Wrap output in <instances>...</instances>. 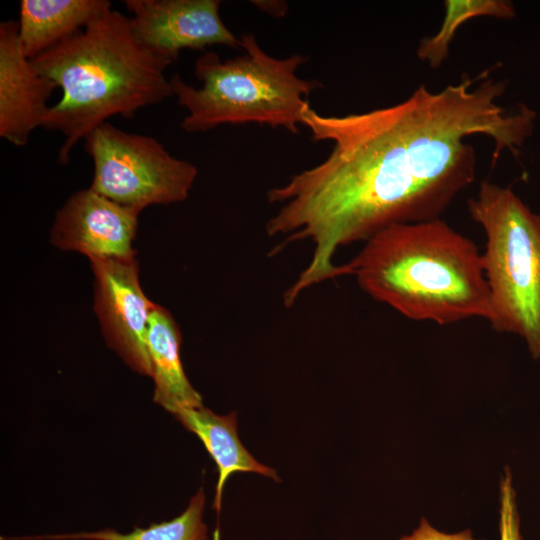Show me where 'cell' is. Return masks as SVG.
I'll return each mask as SVG.
<instances>
[{
  "label": "cell",
  "mask_w": 540,
  "mask_h": 540,
  "mask_svg": "<svg viewBox=\"0 0 540 540\" xmlns=\"http://www.w3.org/2000/svg\"><path fill=\"white\" fill-rule=\"evenodd\" d=\"M490 71L463 74L437 92L421 84L405 100L364 113L304 111L313 138L334 145L322 163L267 194L270 203L281 204L266 223L267 234L284 237L282 246L313 245L309 264L284 293L286 306L342 276V265L333 263L338 248L391 225L440 218L476 178V153L466 137L493 140V165L504 150L518 154L536 113L524 105L509 113L499 105L506 84Z\"/></svg>",
  "instance_id": "obj_1"
},
{
  "label": "cell",
  "mask_w": 540,
  "mask_h": 540,
  "mask_svg": "<svg viewBox=\"0 0 540 540\" xmlns=\"http://www.w3.org/2000/svg\"><path fill=\"white\" fill-rule=\"evenodd\" d=\"M34 67L62 90L42 127L59 131L58 154L69 162L73 147L113 116L131 118L137 111L173 96L165 70L173 62L135 38L130 17L109 9L83 30L30 59Z\"/></svg>",
  "instance_id": "obj_2"
},
{
  "label": "cell",
  "mask_w": 540,
  "mask_h": 540,
  "mask_svg": "<svg viewBox=\"0 0 540 540\" xmlns=\"http://www.w3.org/2000/svg\"><path fill=\"white\" fill-rule=\"evenodd\" d=\"M359 287L413 321H488L490 293L476 244L441 218L374 234L348 263Z\"/></svg>",
  "instance_id": "obj_3"
},
{
  "label": "cell",
  "mask_w": 540,
  "mask_h": 540,
  "mask_svg": "<svg viewBox=\"0 0 540 540\" xmlns=\"http://www.w3.org/2000/svg\"><path fill=\"white\" fill-rule=\"evenodd\" d=\"M246 54L222 61L213 52L201 55L194 68L200 88L178 75L169 78L173 96L188 114L181 122L187 133L208 131L223 124L256 122L292 133L303 124L307 96L321 83L297 76L307 58L294 54L277 59L264 52L253 34L241 38Z\"/></svg>",
  "instance_id": "obj_4"
},
{
  "label": "cell",
  "mask_w": 540,
  "mask_h": 540,
  "mask_svg": "<svg viewBox=\"0 0 540 540\" xmlns=\"http://www.w3.org/2000/svg\"><path fill=\"white\" fill-rule=\"evenodd\" d=\"M485 234L481 262L493 330L520 336L540 359V215L510 187L484 180L467 202Z\"/></svg>",
  "instance_id": "obj_5"
},
{
  "label": "cell",
  "mask_w": 540,
  "mask_h": 540,
  "mask_svg": "<svg viewBox=\"0 0 540 540\" xmlns=\"http://www.w3.org/2000/svg\"><path fill=\"white\" fill-rule=\"evenodd\" d=\"M83 140L94 165L90 187L139 212L184 201L198 174L194 164L172 156L157 139L123 131L108 121Z\"/></svg>",
  "instance_id": "obj_6"
},
{
  "label": "cell",
  "mask_w": 540,
  "mask_h": 540,
  "mask_svg": "<svg viewBox=\"0 0 540 540\" xmlns=\"http://www.w3.org/2000/svg\"><path fill=\"white\" fill-rule=\"evenodd\" d=\"M94 309L107 345L132 370L151 376L148 326L155 303L142 290L135 257L90 260Z\"/></svg>",
  "instance_id": "obj_7"
},
{
  "label": "cell",
  "mask_w": 540,
  "mask_h": 540,
  "mask_svg": "<svg viewBox=\"0 0 540 540\" xmlns=\"http://www.w3.org/2000/svg\"><path fill=\"white\" fill-rule=\"evenodd\" d=\"M219 0H125L140 44L172 62L183 49L212 45L242 48L219 15Z\"/></svg>",
  "instance_id": "obj_8"
},
{
  "label": "cell",
  "mask_w": 540,
  "mask_h": 540,
  "mask_svg": "<svg viewBox=\"0 0 540 540\" xmlns=\"http://www.w3.org/2000/svg\"><path fill=\"white\" fill-rule=\"evenodd\" d=\"M139 214L89 187L71 195L57 212L50 240L89 260L132 258Z\"/></svg>",
  "instance_id": "obj_9"
},
{
  "label": "cell",
  "mask_w": 540,
  "mask_h": 540,
  "mask_svg": "<svg viewBox=\"0 0 540 540\" xmlns=\"http://www.w3.org/2000/svg\"><path fill=\"white\" fill-rule=\"evenodd\" d=\"M57 85L42 75L21 51L18 21L0 24V136L15 146L27 144L42 127Z\"/></svg>",
  "instance_id": "obj_10"
},
{
  "label": "cell",
  "mask_w": 540,
  "mask_h": 540,
  "mask_svg": "<svg viewBox=\"0 0 540 540\" xmlns=\"http://www.w3.org/2000/svg\"><path fill=\"white\" fill-rule=\"evenodd\" d=\"M18 41L29 59L54 48L111 9L107 0H22Z\"/></svg>",
  "instance_id": "obj_11"
},
{
  "label": "cell",
  "mask_w": 540,
  "mask_h": 540,
  "mask_svg": "<svg viewBox=\"0 0 540 540\" xmlns=\"http://www.w3.org/2000/svg\"><path fill=\"white\" fill-rule=\"evenodd\" d=\"M148 350L154 381L153 401L173 416L203 405L202 396L188 380L181 361V332L171 313L155 304L149 318Z\"/></svg>",
  "instance_id": "obj_12"
},
{
  "label": "cell",
  "mask_w": 540,
  "mask_h": 540,
  "mask_svg": "<svg viewBox=\"0 0 540 540\" xmlns=\"http://www.w3.org/2000/svg\"><path fill=\"white\" fill-rule=\"evenodd\" d=\"M174 417L201 440L217 466L218 480L213 503L217 514L222 506L224 485L233 473H257L279 481L277 472L257 461L241 443L235 412L219 415L201 405L183 409Z\"/></svg>",
  "instance_id": "obj_13"
},
{
  "label": "cell",
  "mask_w": 540,
  "mask_h": 540,
  "mask_svg": "<svg viewBox=\"0 0 540 540\" xmlns=\"http://www.w3.org/2000/svg\"><path fill=\"white\" fill-rule=\"evenodd\" d=\"M205 494L202 488L190 499L186 509L177 517L148 527H136L128 533L112 528L71 534L3 537V540H207L203 521Z\"/></svg>",
  "instance_id": "obj_14"
},
{
  "label": "cell",
  "mask_w": 540,
  "mask_h": 540,
  "mask_svg": "<svg viewBox=\"0 0 540 540\" xmlns=\"http://www.w3.org/2000/svg\"><path fill=\"white\" fill-rule=\"evenodd\" d=\"M444 7L440 29L423 38L417 48V57L433 69L447 59L456 31L468 20L483 16L509 20L516 15L512 2L505 0H446Z\"/></svg>",
  "instance_id": "obj_15"
},
{
  "label": "cell",
  "mask_w": 540,
  "mask_h": 540,
  "mask_svg": "<svg viewBox=\"0 0 540 540\" xmlns=\"http://www.w3.org/2000/svg\"><path fill=\"white\" fill-rule=\"evenodd\" d=\"M499 494L500 540H522L520 533V517L516 502V492L513 486L512 473L508 467H505L501 475Z\"/></svg>",
  "instance_id": "obj_16"
},
{
  "label": "cell",
  "mask_w": 540,
  "mask_h": 540,
  "mask_svg": "<svg viewBox=\"0 0 540 540\" xmlns=\"http://www.w3.org/2000/svg\"><path fill=\"white\" fill-rule=\"evenodd\" d=\"M398 540H477L474 538L470 529H466L457 533H445L434 526L423 517L417 528L411 534L403 535Z\"/></svg>",
  "instance_id": "obj_17"
},
{
  "label": "cell",
  "mask_w": 540,
  "mask_h": 540,
  "mask_svg": "<svg viewBox=\"0 0 540 540\" xmlns=\"http://www.w3.org/2000/svg\"><path fill=\"white\" fill-rule=\"evenodd\" d=\"M253 4L277 17H282L287 12V4L283 1H253Z\"/></svg>",
  "instance_id": "obj_18"
}]
</instances>
